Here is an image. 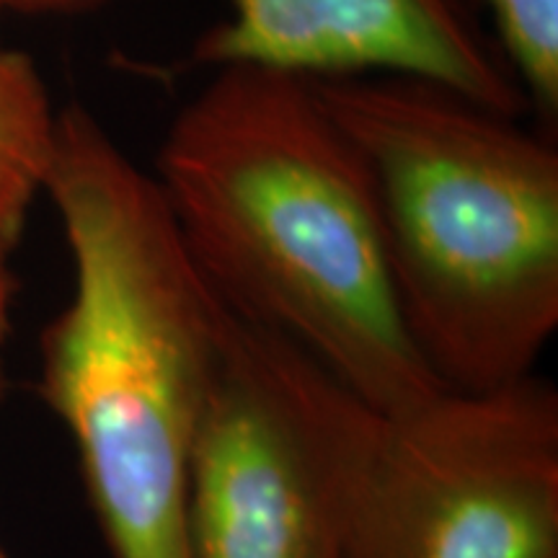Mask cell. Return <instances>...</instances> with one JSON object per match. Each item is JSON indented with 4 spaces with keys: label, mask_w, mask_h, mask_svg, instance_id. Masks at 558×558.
I'll list each match as a JSON object with an SVG mask.
<instances>
[{
    "label": "cell",
    "mask_w": 558,
    "mask_h": 558,
    "mask_svg": "<svg viewBox=\"0 0 558 558\" xmlns=\"http://www.w3.org/2000/svg\"><path fill=\"white\" fill-rule=\"evenodd\" d=\"M213 73L150 171L209 288L367 407L409 409L448 388L403 318L365 163L313 83Z\"/></svg>",
    "instance_id": "obj_1"
},
{
    "label": "cell",
    "mask_w": 558,
    "mask_h": 558,
    "mask_svg": "<svg viewBox=\"0 0 558 558\" xmlns=\"http://www.w3.org/2000/svg\"><path fill=\"white\" fill-rule=\"evenodd\" d=\"M45 192L65 230L73 295L41 331L39 396L73 439L111 558H186V494L226 305L153 173L86 109L60 111Z\"/></svg>",
    "instance_id": "obj_2"
},
{
    "label": "cell",
    "mask_w": 558,
    "mask_h": 558,
    "mask_svg": "<svg viewBox=\"0 0 558 558\" xmlns=\"http://www.w3.org/2000/svg\"><path fill=\"white\" fill-rule=\"evenodd\" d=\"M365 163L399 303L448 388L535 375L558 329L554 140L414 75L311 81Z\"/></svg>",
    "instance_id": "obj_3"
},
{
    "label": "cell",
    "mask_w": 558,
    "mask_h": 558,
    "mask_svg": "<svg viewBox=\"0 0 558 558\" xmlns=\"http://www.w3.org/2000/svg\"><path fill=\"white\" fill-rule=\"evenodd\" d=\"M357 558H558V393L530 378L380 411L316 367Z\"/></svg>",
    "instance_id": "obj_4"
},
{
    "label": "cell",
    "mask_w": 558,
    "mask_h": 558,
    "mask_svg": "<svg viewBox=\"0 0 558 558\" xmlns=\"http://www.w3.org/2000/svg\"><path fill=\"white\" fill-rule=\"evenodd\" d=\"M313 383L316 362L226 305L186 494V558H357Z\"/></svg>",
    "instance_id": "obj_5"
},
{
    "label": "cell",
    "mask_w": 558,
    "mask_h": 558,
    "mask_svg": "<svg viewBox=\"0 0 558 558\" xmlns=\"http://www.w3.org/2000/svg\"><path fill=\"white\" fill-rule=\"evenodd\" d=\"M190 68H262L324 81L414 75L525 117L527 99L469 0H230Z\"/></svg>",
    "instance_id": "obj_6"
},
{
    "label": "cell",
    "mask_w": 558,
    "mask_h": 558,
    "mask_svg": "<svg viewBox=\"0 0 558 558\" xmlns=\"http://www.w3.org/2000/svg\"><path fill=\"white\" fill-rule=\"evenodd\" d=\"M58 111L41 75L21 52L0 50V246L16 243L26 213L45 192Z\"/></svg>",
    "instance_id": "obj_7"
},
{
    "label": "cell",
    "mask_w": 558,
    "mask_h": 558,
    "mask_svg": "<svg viewBox=\"0 0 558 558\" xmlns=\"http://www.w3.org/2000/svg\"><path fill=\"white\" fill-rule=\"evenodd\" d=\"M494 45L543 117L558 109V0H484Z\"/></svg>",
    "instance_id": "obj_8"
},
{
    "label": "cell",
    "mask_w": 558,
    "mask_h": 558,
    "mask_svg": "<svg viewBox=\"0 0 558 558\" xmlns=\"http://www.w3.org/2000/svg\"><path fill=\"white\" fill-rule=\"evenodd\" d=\"M101 0H0V11H29V13H65L81 11Z\"/></svg>",
    "instance_id": "obj_9"
},
{
    "label": "cell",
    "mask_w": 558,
    "mask_h": 558,
    "mask_svg": "<svg viewBox=\"0 0 558 558\" xmlns=\"http://www.w3.org/2000/svg\"><path fill=\"white\" fill-rule=\"evenodd\" d=\"M9 251L0 246V344H3L5 333L11 329V308L13 295H16V279L9 267Z\"/></svg>",
    "instance_id": "obj_10"
},
{
    "label": "cell",
    "mask_w": 558,
    "mask_h": 558,
    "mask_svg": "<svg viewBox=\"0 0 558 558\" xmlns=\"http://www.w3.org/2000/svg\"><path fill=\"white\" fill-rule=\"evenodd\" d=\"M3 390H5V380H3V369H0V396H3ZM0 558H5L3 550H0Z\"/></svg>",
    "instance_id": "obj_11"
},
{
    "label": "cell",
    "mask_w": 558,
    "mask_h": 558,
    "mask_svg": "<svg viewBox=\"0 0 558 558\" xmlns=\"http://www.w3.org/2000/svg\"><path fill=\"white\" fill-rule=\"evenodd\" d=\"M0 13H3V11H0Z\"/></svg>",
    "instance_id": "obj_12"
}]
</instances>
